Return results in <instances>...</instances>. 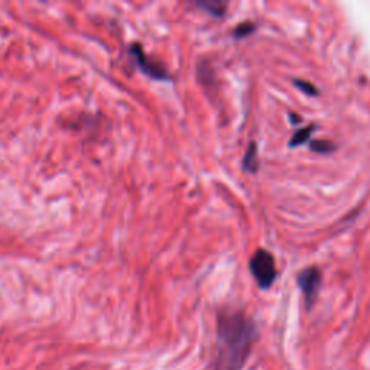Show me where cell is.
I'll return each instance as SVG.
<instances>
[{
  "label": "cell",
  "instance_id": "obj_2",
  "mask_svg": "<svg viewBox=\"0 0 370 370\" xmlns=\"http://www.w3.org/2000/svg\"><path fill=\"white\" fill-rule=\"evenodd\" d=\"M249 266L257 285L262 288V290H269L277 279L275 259H273L272 253L265 249L256 251L251 259Z\"/></svg>",
  "mask_w": 370,
  "mask_h": 370
},
{
  "label": "cell",
  "instance_id": "obj_9",
  "mask_svg": "<svg viewBox=\"0 0 370 370\" xmlns=\"http://www.w3.org/2000/svg\"><path fill=\"white\" fill-rule=\"evenodd\" d=\"M311 149L314 150V152L327 154V152H332L334 146H333V143L327 142V141H314L311 145Z\"/></svg>",
  "mask_w": 370,
  "mask_h": 370
},
{
  "label": "cell",
  "instance_id": "obj_7",
  "mask_svg": "<svg viewBox=\"0 0 370 370\" xmlns=\"http://www.w3.org/2000/svg\"><path fill=\"white\" fill-rule=\"evenodd\" d=\"M314 132V126H308V128H301L299 130L295 132V135L292 136V139L290 142L291 148L304 145L305 142H308V139L311 138V133Z\"/></svg>",
  "mask_w": 370,
  "mask_h": 370
},
{
  "label": "cell",
  "instance_id": "obj_5",
  "mask_svg": "<svg viewBox=\"0 0 370 370\" xmlns=\"http://www.w3.org/2000/svg\"><path fill=\"white\" fill-rule=\"evenodd\" d=\"M197 6L216 18L224 16L227 8V5L224 2H220V0H201V2H197Z\"/></svg>",
  "mask_w": 370,
  "mask_h": 370
},
{
  "label": "cell",
  "instance_id": "obj_10",
  "mask_svg": "<svg viewBox=\"0 0 370 370\" xmlns=\"http://www.w3.org/2000/svg\"><path fill=\"white\" fill-rule=\"evenodd\" d=\"M294 84L299 89V90H303V93L308 94V95H317L319 94V90L315 89L314 84L308 83V81H304V80H295L294 81Z\"/></svg>",
  "mask_w": 370,
  "mask_h": 370
},
{
  "label": "cell",
  "instance_id": "obj_1",
  "mask_svg": "<svg viewBox=\"0 0 370 370\" xmlns=\"http://www.w3.org/2000/svg\"><path fill=\"white\" fill-rule=\"evenodd\" d=\"M256 337V325L244 312L229 310L218 312L211 370H242Z\"/></svg>",
  "mask_w": 370,
  "mask_h": 370
},
{
  "label": "cell",
  "instance_id": "obj_3",
  "mask_svg": "<svg viewBox=\"0 0 370 370\" xmlns=\"http://www.w3.org/2000/svg\"><path fill=\"white\" fill-rule=\"evenodd\" d=\"M130 57L135 60V64L141 68V71L146 74L149 78H154L158 81H170L172 77L170 76L168 70L161 62L150 60V57L143 51L139 43H135L129 47Z\"/></svg>",
  "mask_w": 370,
  "mask_h": 370
},
{
  "label": "cell",
  "instance_id": "obj_8",
  "mask_svg": "<svg viewBox=\"0 0 370 370\" xmlns=\"http://www.w3.org/2000/svg\"><path fill=\"white\" fill-rule=\"evenodd\" d=\"M255 30H256V26L252 22H243L238 26L235 31H233V35H235V38L240 39L244 36H249Z\"/></svg>",
  "mask_w": 370,
  "mask_h": 370
},
{
  "label": "cell",
  "instance_id": "obj_4",
  "mask_svg": "<svg viewBox=\"0 0 370 370\" xmlns=\"http://www.w3.org/2000/svg\"><path fill=\"white\" fill-rule=\"evenodd\" d=\"M321 272L317 268H307L298 275V285L303 291L307 308H311L321 288Z\"/></svg>",
  "mask_w": 370,
  "mask_h": 370
},
{
  "label": "cell",
  "instance_id": "obj_6",
  "mask_svg": "<svg viewBox=\"0 0 370 370\" xmlns=\"http://www.w3.org/2000/svg\"><path fill=\"white\" fill-rule=\"evenodd\" d=\"M257 167H259V161H257V146L256 143H251V146L248 148V150H246L244 154V158H243V168L244 171L248 172H252L255 174L257 171Z\"/></svg>",
  "mask_w": 370,
  "mask_h": 370
}]
</instances>
